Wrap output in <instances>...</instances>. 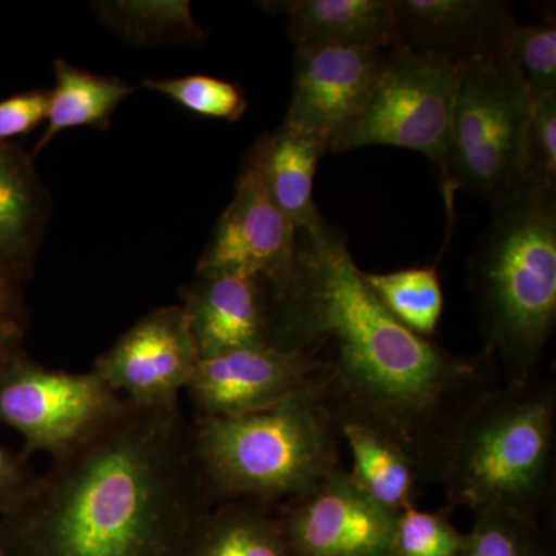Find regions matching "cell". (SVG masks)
Wrapping results in <instances>:
<instances>
[{
  "label": "cell",
  "mask_w": 556,
  "mask_h": 556,
  "mask_svg": "<svg viewBox=\"0 0 556 556\" xmlns=\"http://www.w3.org/2000/svg\"><path fill=\"white\" fill-rule=\"evenodd\" d=\"M346 237L327 218L298 232L291 269L273 285L276 346L308 353L336 420L396 441L424 484L439 482L450 439L501 386L495 358L452 353L399 324L365 283Z\"/></svg>",
  "instance_id": "1"
},
{
  "label": "cell",
  "mask_w": 556,
  "mask_h": 556,
  "mask_svg": "<svg viewBox=\"0 0 556 556\" xmlns=\"http://www.w3.org/2000/svg\"><path fill=\"white\" fill-rule=\"evenodd\" d=\"M320 369V362L303 351L247 348L201 358L185 393L195 417L230 419L274 407Z\"/></svg>",
  "instance_id": "13"
},
{
  "label": "cell",
  "mask_w": 556,
  "mask_h": 556,
  "mask_svg": "<svg viewBox=\"0 0 556 556\" xmlns=\"http://www.w3.org/2000/svg\"><path fill=\"white\" fill-rule=\"evenodd\" d=\"M459 556H548L540 522L500 514H475L473 527Z\"/></svg>",
  "instance_id": "27"
},
{
  "label": "cell",
  "mask_w": 556,
  "mask_h": 556,
  "mask_svg": "<svg viewBox=\"0 0 556 556\" xmlns=\"http://www.w3.org/2000/svg\"><path fill=\"white\" fill-rule=\"evenodd\" d=\"M399 46L466 65L496 53L515 20L501 0H391Z\"/></svg>",
  "instance_id": "15"
},
{
  "label": "cell",
  "mask_w": 556,
  "mask_h": 556,
  "mask_svg": "<svg viewBox=\"0 0 556 556\" xmlns=\"http://www.w3.org/2000/svg\"><path fill=\"white\" fill-rule=\"evenodd\" d=\"M555 444L554 386L501 383L460 420L439 482L452 506L540 522L554 493Z\"/></svg>",
  "instance_id": "5"
},
{
  "label": "cell",
  "mask_w": 556,
  "mask_h": 556,
  "mask_svg": "<svg viewBox=\"0 0 556 556\" xmlns=\"http://www.w3.org/2000/svg\"><path fill=\"white\" fill-rule=\"evenodd\" d=\"M49 91L35 90L0 101V142L28 134L47 119Z\"/></svg>",
  "instance_id": "29"
},
{
  "label": "cell",
  "mask_w": 556,
  "mask_h": 556,
  "mask_svg": "<svg viewBox=\"0 0 556 556\" xmlns=\"http://www.w3.org/2000/svg\"><path fill=\"white\" fill-rule=\"evenodd\" d=\"M298 230L243 164L236 195L215 226L197 276H244L280 283L291 269Z\"/></svg>",
  "instance_id": "12"
},
{
  "label": "cell",
  "mask_w": 556,
  "mask_h": 556,
  "mask_svg": "<svg viewBox=\"0 0 556 556\" xmlns=\"http://www.w3.org/2000/svg\"><path fill=\"white\" fill-rule=\"evenodd\" d=\"M340 439L353 457L350 475L379 506L391 511L416 506L422 475L401 445L357 420H338Z\"/></svg>",
  "instance_id": "18"
},
{
  "label": "cell",
  "mask_w": 556,
  "mask_h": 556,
  "mask_svg": "<svg viewBox=\"0 0 556 556\" xmlns=\"http://www.w3.org/2000/svg\"><path fill=\"white\" fill-rule=\"evenodd\" d=\"M38 478L28 456L0 444V515L20 506Z\"/></svg>",
  "instance_id": "30"
},
{
  "label": "cell",
  "mask_w": 556,
  "mask_h": 556,
  "mask_svg": "<svg viewBox=\"0 0 556 556\" xmlns=\"http://www.w3.org/2000/svg\"><path fill=\"white\" fill-rule=\"evenodd\" d=\"M396 517L371 500L345 467L276 507L292 556H391Z\"/></svg>",
  "instance_id": "9"
},
{
  "label": "cell",
  "mask_w": 556,
  "mask_h": 556,
  "mask_svg": "<svg viewBox=\"0 0 556 556\" xmlns=\"http://www.w3.org/2000/svg\"><path fill=\"white\" fill-rule=\"evenodd\" d=\"M212 507L181 409L126 401L0 515V556H182Z\"/></svg>",
  "instance_id": "2"
},
{
  "label": "cell",
  "mask_w": 556,
  "mask_h": 556,
  "mask_svg": "<svg viewBox=\"0 0 556 556\" xmlns=\"http://www.w3.org/2000/svg\"><path fill=\"white\" fill-rule=\"evenodd\" d=\"M146 89L159 91L195 115L236 123L248 109L247 97L236 84L206 75L142 80Z\"/></svg>",
  "instance_id": "25"
},
{
  "label": "cell",
  "mask_w": 556,
  "mask_h": 556,
  "mask_svg": "<svg viewBox=\"0 0 556 556\" xmlns=\"http://www.w3.org/2000/svg\"><path fill=\"white\" fill-rule=\"evenodd\" d=\"M532 100L496 53L464 65L453 123V190L490 206L525 188Z\"/></svg>",
  "instance_id": "7"
},
{
  "label": "cell",
  "mask_w": 556,
  "mask_h": 556,
  "mask_svg": "<svg viewBox=\"0 0 556 556\" xmlns=\"http://www.w3.org/2000/svg\"><path fill=\"white\" fill-rule=\"evenodd\" d=\"M25 329L0 321V371L22 353Z\"/></svg>",
  "instance_id": "32"
},
{
  "label": "cell",
  "mask_w": 556,
  "mask_h": 556,
  "mask_svg": "<svg viewBox=\"0 0 556 556\" xmlns=\"http://www.w3.org/2000/svg\"><path fill=\"white\" fill-rule=\"evenodd\" d=\"M102 20L113 30L135 42L159 40H200L199 25L193 21L189 2H112L100 7Z\"/></svg>",
  "instance_id": "24"
},
{
  "label": "cell",
  "mask_w": 556,
  "mask_h": 556,
  "mask_svg": "<svg viewBox=\"0 0 556 556\" xmlns=\"http://www.w3.org/2000/svg\"><path fill=\"white\" fill-rule=\"evenodd\" d=\"M42 222V190L31 160L0 142V260L20 280L30 269Z\"/></svg>",
  "instance_id": "19"
},
{
  "label": "cell",
  "mask_w": 556,
  "mask_h": 556,
  "mask_svg": "<svg viewBox=\"0 0 556 556\" xmlns=\"http://www.w3.org/2000/svg\"><path fill=\"white\" fill-rule=\"evenodd\" d=\"M467 533L453 525L450 508L419 510L417 506L399 511L391 556H459Z\"/></svg>",
  "instance_id": "26"
},
{
  "label": "cell",
  "mask_w": 556,
  "mask_h": 556,
  "mask_svg": "<svg viewBox=\"0 0 556 556\" xmlns=\"http://www.w3.org/2000/svg\"><path fill=\"white\" fill-rule=\"evenodd\" d=\"M126 399L90 372H68L17 354L0 371V424L24 438L25 456L56 459L108 426Z\"/></svg>",
  "instance_id": "8"
},
{
  "label": "cell",
  "mask_w": 556,
  "mask_h": 556,
  "mask_svg": "<svg viewBox=\"0 0 556 556\" xmlns=\"http://www.w3.org/2000/svg\"><path fill=\"white\" fill-rule=\"evenodd\" d=\"M522 86L530 100L556 93V21L544 17L540 24L514 22L501 39L496 51Z\"/></svg>",
  "instance_id": "23"
},
{
  "label": "cell",
  "mask_w": 556,
  "mask_h": 556,
  "mask_svg": "<svg viewBox=\"0 0 556 556\" xmlns=\"http://www.w3.org/2000/svg\"><path fill=\"white\" fill-rule=\"evenodd\" d=\"M181 309L201 358L276 346L273 285L257 277H195L181 289Z\"/></svg>",
  "instance_id": "14"
},
{
  "label": "cell",
  "mask_w": 556,
  "mask_h": 556,
  "mask_svg": "<svg viewBox=\"0 0 556 556\" xmlns=\"http://www.w3.org/2000/svg\"><path fill=\"white\" fill-rule=\"evenodd\" d=\"M329 148L331 142L327 138L283 124L263 135L244 161L298 232L325 218L313 193L318 161Z\"/></svg>",
  "instance_id": "16"
},
{
  "label": "cell",
  "mask_w": 556,
  "mask_h": 556,
  "mask_svg": "<svg viewBox=\"0 0 556 556\" xmlns=\"http://www.w3.org/2000/svg\"><path fill=\"white\" fill-rule=\"evenodd\" d=\"M391 49L299 47L283 124L329 142L367 108Z\"/></svg>",
  "instance_id": "11"
},
{
  "label": "cell",
  "mask_w": 556,
  "mask_h": 556,
  "mask_svg": "<svg viewBox=\"0 0 556 556\" xmlns=\"http://www.w3.org/2000/svg\"><path fill=\"white\" fill-rule=\"evenodd\" d=\"M340 442L318 375L263 412L189 424L190 459L212 506L277 507L302 495L343 467Z\"/></svg>",
  "instance_id": "4"
},
{
  "label": "cell",
  "mask_w": 556,
  "mask_h": 556,
  "mask_svg": "<svg viewBox=\"0 0 556 556\" xmlns=\"http://www.w3.org/2000/svg\"><path fill=\"white\" fill-rule=\"evenodd\" d=\"M468 258L486 353L504 386L538 379L556 327V193L522 189L492 206Z\"/></svg>",
  "instance_id": "3"
},
{
  "label": "cell",
  "mask_w": 556,
  "mask_h": 556,
  "mask_svg": "<svg viewBox=\"0 0 556 556\" xmlns=\"http://www.w3.org/2000/svg\"><path fill=\"white\" fill-rule=\"evenodd\" d=\"M287 14L288 35L299 47L393 49L396 25L391 0H288L263 3Z\"/></svg>",
  "instance_id": "17"
},
{
  "label": "cell",
  "mask_w": 556,
  "mask_h": 556,
  "mask_svg": "<svg viewBox=\"0 0 556 556\" xmlns=\"http://www.w3.org/2000/svg\"><path fill=\"white\" fill-rule=\"evenodd\" d=\"M464 65L394 46L367 108L331 141V153L388 146L422 153L441 175L450 222L453 123Z\"/></svg>",
  "instance_id": "6"
},
{
  "label": "cell",
  "mask_w": 556,
  "mask_h": 556,
  "mask_svg": "<svg viewBox=\"0 0 556 556\" xmlns=\"http://www.w3.org/2000/svg\"><path fill=\"white\" fill-rule=\"evenodd\" d=\"M522 189L556 190V93L532 100Z\"/></svg>",
  "instance_id": "28"
},
{
  "label": "cell",
  "mask_w": 556,
  "mask_h": 556,
  "mask_svg": "<svg viewBox=\"0 0 556 556\" xmlns=\"http://www.w3.org/2000/svg\"><path fill=\"white\" fill-rule=\"evenodd\" d=\"M199 362L188 318L181 306L169 305L127 329L93 371L135 407L175 409Z\"/></svg>",
  "instance_id": "10"
},
{
  "label": "cell",
  "mask_w": 556,
  "mask_h": 556,
  "mask_svg": "<svg viewBox=\"0 0 556 556\" xmlns=\"http://www.w3.org/2000/svg\"><path fill=\"white\" fill-rule=\"evenodd\" d=\"M362 276L399 324L420 338L433 340L444 311V292L437 266L362 273Z\"/></svg>",
  "instance_id": "22"
},
{
  "label": "cell",
  "mask_w": 556,
  "mask_h": 556,
  "mask_svg": "<svg viewBox=\"0 0 556 556\" xmlns=\"http://www.w3.org/2000/svg\"><path fill=\"white\" fill-rule=\"evenodd\" d=\"M56 86L49 91L47 127L36 144L35 155L61 131L73 127L105 130L121 102L134 93V87L118 78H105L84 72L67 61H54Z\"/></svg>",
  "instance_id": "21"
},
{
  "label": "cell",
  "mask_w": 556,
  "mask_h": 556,
  "mask_svg": "<svg viewBox=\"0 0 556 556\" xmlns=\"http://www.w3.org/2000/svg\"><path fill=\"white\" fill-rule=\"evenodd\" d=\"M182 556H292L276 507L255 501L217 504L201 519Z\"/></svg>",
  "instance_id": "20"
},
{
  "label": "cell",
  "mask_w": 556,
  "mask_h": 556,
  "mask_svg": "<svg viewBox=\"0 0 556 556\" xmlns=\"http://www.w3.org/2000/svg\"><path fill=\"white\" fill-rule=\"evenodd\" d=\"M20 281V278L0 260V321L25 329L27 317L22 303Z\"/></svg>",
  "instance_id": "31"
}]
</instances>
